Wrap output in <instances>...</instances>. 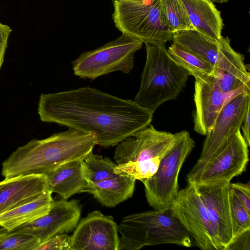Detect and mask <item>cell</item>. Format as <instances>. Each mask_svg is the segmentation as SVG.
Here are the masks:
<instances>
[{
	"instance_id": "11",
	"label": "cell",
	"mask_w": 250,
	"mask_h": 250,
	"mask_svg": "<svg viewBox=\"0 0 250 250\" xmlns=\"http://www.w3.org/2000/svg\"><path fill=\"white\" fill-rule=\"evenodd\" d=\"M250 105V90L241 88L234 91L218 114L210 131L206 135L198 161L208 159L221 150L240 130Z\"/></svg>"
},
{
	"instance_id": "7",
	"label": "cell",
	"mask_w": 250,
	"mask_h": 250,
	"mask_svg": "<svg viewBox=\"0 0 250 250\" xmlns=\"http://www.w3.org/2000/svg\"><path fill=\"white\" fill-rule=\"evenodd\" d=\"M194 146L195 142L188 132L176 133L175 139L156 172L150 178L142 181L146 200L154 209H168L176 198L180 170Z\"/></svg>"
},
{
	"instance_id": "29",
	"label": "cell",
	"mask_w": 250,
	"mask_h": 250,
	"mask_svg": "<svg viewBox=\"0 0 250 250\" xmlns=\"http://www.w3.org/2000/svg\"><path fill=\"white\" fill-rule=\"evenodd\" d=\"M229 187L250 215V185L247 183L230 182Z\"/></svg>"
},
{
	"instance_id": "25",
	"label": "cell",
	"mask_w": 250,
	"mask_h": 250,
	"mask_svg": "<svg viewBox=\"0 0 250 250\" xmlns=\"http://www.w3.org/2000/svg\"><path fill=\"white\" fill-rule=\"evenodd\" d=\"M166 24L171 33L194 29L182 0H161Z\"/></svg>"
},
{
	"instance_id": "4",
	"label": "cell",
	"mask_w": 250,
	"mask_h": 250,
	"mask_svg": "<svg viewBox=\"0 0 250 250\" xmlns=\"http://www.w3.org/2000/svg\"><path fill=\"white\" fill-rule=\"evenodd\" d=\"M119 250H138L146 246L192 245L191 236L169 208L125 216L118 225Z\"/></svg>"
},
{
	"instance_id": "9",
	"label": "cell",
	"mask_w": 250,
	"mask_h": 250,
	"mask_svg": "<svg viewBox=\"0 0 250 250\" xmlns=\"http://www.w3.org/2000/svg\"><path fill=\"white\" fill-rule=\"evenodd\" d=\"M248 147L238 130L218 152L207 160L197 161L187 175L188 184L230 182L246 170Z\"/></svg>"
},
{
	"instance_id": "27",
	"label": "cell",
	"mask_w": 250,
	"mask_h": 250,
	"mask_svg": "<svg viewBox=\"0 0 250 250\" xmlns=\"http://www.w3.org/2000/svg\"><path fill=\"white\" fill-rule=\"evenodd\" d=\"M229 200L233 238L250 229V215L230 187Z\"/></svg>"
},
{
	"instance_id": "21",
	"label": "cell",
	"mask_w": 250,
	"mask_h": 250,
	"mask_svg": "<svg viewBox=\"0 0 250 250\" xmlns=\"http://www.w3.org/2000/svg\"><path fill=\"white\" fill-rule=\"evenodd\" d=\"M173 43L194 54L212 67L217 60L219 41L212 39L195 29L172 33Z\"/></svg>"
},
{
	"instance_id": "30",
	"label": "cell",
	"mask_w": 250,
	"mask_h": 250,
	"mask_svg": "<svg viewBox=\"0 0 250 250\" xmlns=\"http://www.w3.org/2000/svg\"><path fill=\"white\" fill-rule=\"evenodd\" d=\"M250 229L233 238L226 250H250Z\"/></svg>"
},
{
	"instance_id": "24",
	"label": "cell",
	"mask_w": 250,
	"mask_h": 250,
	"mask_svg": "<svg viewBox=\"0 0 250 250\" xmlns=\"http://www.w3.org/2000/svg\"><path fill=\"white\" fill-rule=\"evenodd\" d=\"M167 50L171 58L194 78L212 74L213 67L194 54L174 43Z\"/></svg>"
},
{
	"instance_id": "26",
	"label": "cell",
	"mask_w": 250,
	"mask_h": 250,
	"mask_svg": "<svg viewBox=\"0 0 250 250\" xmlns=\"http://www.w3.org/2000/svg\"><path fill=\"white\" fill-rule=\"evenodd\" d=\"M40 244L32 235L0 229V250H35Z\"/></svg>"
},
{
	"instance_id": "10",
	"label": "cell",
	"mask_w": 250,
	"mask_h": 250,
	"mask_svg": "<svg viewBox=\"0 0 250 250\" xmlns=\"http://www.w3.org/2000/svg\"><path fill=\"white\" fill-rule=\"evenodd\" d=\"M169 208L198 248L219 250L206 208L194 185L188 184L179 191Z\"/></svg>"
},
{
	"instance_id": "20",
	"label": "cell",
	"mask_w": 250,
	"mask_h": 250,
	"mask_svg": "<svg viewBox=\"0 0 250 250\" xmlns=\"http://www.w3.org/2000/svg\"><path fill=\"white\" fill-rule=\"evenodd\" d=\"M194 29L216 40L224 27L221 12L211 0H182Z\"/></svg>"
},
{
	"instance_id": "15",
	"label": "cell",
	"mask_w": 250,
	"mask_h": 250,
	"mask_svg": "<svg viewBox=\"0 0 250 250\" xmlns=\"http://www.w3.org/2000/svg\"><path fill=\"white\" fill-rule=\"evenodd\" d=\"M194 130L206 135L212 129L221 110L234 92H224L212 75L195 77Z\"/></svg>"
},
{
	"instance_id": "18",
	"label": "cell",
	"mask_w": 250,
	"mask_h": 250,
	"mask_svg": "<svg viewBox=\"0 0 250 250\" xmlns=\"http://www.w3.org/2000/svg\"><path fill=\"white\" fill-rule=\"evenodd\" d=\"M82 161L65 163L46 174L48 189L65 200L75 194L85 192L87 181Z\"/></svg>"
},
{
	"instance_id": "23",
	"label": "cell",
	"mask_w": 250,
	"mask_h": 250,
	"mask_svg": "<svg viewBox=\"0 0 250 250\" xmlns=\"http://www.w3.org/2000/svg\"><path fill=\"white\" fill-rule=\"evenodd\" d=\"M83 172L87 182L97 183L117 175V164L108 157L90 153L82 161Z\"/></svg>"
},
{
	"instance_id": "22",
	"label": "cell",
	"mask_w": 250,
	"mask_h": 250,
	"mask_svg": "<svg viewBox=\"0 0 250 250\" xmlns=\"http://www.w3.org/2000/svg\"><path fill=\"white\" fill-rule=\"evenodd\" d=\"M47 190L37 199L0 214V227L10 230L47 213L53 199Z\"/></svg>"
},
{
	"instance_id": "13",
	"label": "cell",
	"mask_w": 250,
	"mask_h": 250,
	"mask_svg": "<svg viewBox=\"0 0 250 250\" xmlns=\"http://www.w3.org/2000/svg\"><path fill=\"white\" fill-rule=\"evenodd\" d=\"M229 183L221 181L193 184L206 208L219 250H226L233 239Z\"/></svg>"
},
{
	"instance_id": "33",
	"label": "cell",
	"mask_w": 250,
	"mask_h": 250,
	"mask_svg": "<svg viewBox=\"0 0 250 250\" xmlns=\"http://www.w3.org/2000/svg\"><path fill=\"white\" fill-rule=\"evenodd\" d=\"M218 0L226 2V1H229V0Z\"/></svg>"
},
{
	"instance_id": "34",
	"label": "cell",
	"mask_w": 250,
	"mask_h": 250,
	"mask_svg": "<svg viewBox=\"0 0 250 250\" xmlns=\"http://www.w3.org/2000/svg\"></svg>"
},
{
	"instance_id": "19",
	"label": "cell",
	"mask_w": 250,
	"mask_h": 250,
	"mask_svg": "<svg viewBox=\"0 0 250 250\" xmlns=\"http://www.w3.org/2000/svg\"><path fill=\"white\" fill-rule=\"evenodd\" d=\"M136 180L125 174L97 183L87 182L85 192L92 194L103 206L114 208L131 197Z\"/></svg>"
},
{
	"instance_id": "31",
	"label": "cell",
	"mask_w": 250,
	"mask_h": 250,
	"mask_svg": "<svg viewBox=\"0 0 250 250\" xmlns=\"http://www.w3.org/2000/svg\"><path fill=\"white\" fill-rule=\"evenodd\" d=\"M12 31L9 25L0 22V70L4 61L8 39Z\"/></svg>"
},
{
	"instance_id": "3",
	"label": "cell",
	"mask_w": 250,
	"mask_h": 250,
	"mask_svg": "<svg viewBox=\"0 0 250 250\" xmlns=\"http://www.w3.org/2000/svg\"><path fill=\"white\" fill-rule=\"evenodd\" d=\"M146 60L134 101L153 113L165 102L177 99L190 76L169 55L165 44H146Z\"/></svg>"
},
{
	"instance_id": "5",
	"label": "cell",
	"mask_w": 250,
	"mask_h": 250,
	"mask_svg": "<svg viewBox=\"0 0 250 250\" xmlns=\"http://www.w3.org/2000/svg\"><path fill=\"white\" fill-rule=\"evenodd\" d=\"M175 137L176 133L158 130L151 125L136 132L116 145L115 173L141 181L150 178Z\"/></svg>"
},
{
	"instance_id": "28",
	"label": "cell",
	"mask_w": 250,
	"mask_h": 250,
	"mask_svg": "<svg viewBox=\"0 0 250 250\" xmlns=\"http://www.w3.org/2000/svg\"><path fill=\"white\" fill-rule=\"evenodd\" d=\"M70 236L66 233L56 235L39 245L35 250H69Z\"/></svg>"
},
{
	"instance_id": "14",
	"label": "cell",
	"mask_w": 250,
	"mask_h": 250,
	"mask_svg": "<svg viewBox=\"0 0 250 250\" xmlns=\"http://www.w3.org/2000/svg\"><path fill=\"white\" fill-rule=\"evenodd\" d=\"M118 226L111 215L96 210L79 222L69 250H119Z\"/></svg>"
},
{
	"instance_id": "16",
	"label": "cell",
	"mask_w": 250,
	"mask_h": 250,
	"mask_svg": "<svg viewBox=\"0 0 250 250\" xmlns=\"http://www.w3.org/2000/svg\"><path fill=\"white\" fill-rule=\"evenodd\" d=\"M211 75L226 93L241 88L250 90V75L244 57L232 48L228 37L222 36L219 41L218 57Z\"/></svg>"
},
{
	"instance_id": "6",
	"label": "cell",
	"mask_w": 250,
	"mask_h": 250,
	"mask_svg": "<svg viewBox=\"0 0 250 250\" xmlns=\"http://www.w3.org/2000/svg\"><path fill=\"white\" fill-rule=\"evenodd\" d=\"M112 20L124 34L146 44L161 45L171 40L172 33L164 18L161 0H113Z\"/></svg>"
},
{
	"instance_id": "17",
	"label": "cell",
	"mask_w": 250,
	"mask_h": 250,
	"mask_svg": "<svg viewBox=\"0 0 250 250\" xmlns=\"http://www.w3.org/2000/svg\"><path fill=\"white\" fill-rule=\"evenodd\" d=\"M47 190L45 175L5 179L0 182V214L37 199Z\"/></svg>"
},
{
	"instance_id": "8",
	"label": "cell",
	"mask_w": 250,
	"mask_h": 250,
	"mask_svg": "<svg viewBox=\"0 0 250 250\" xmlns=\"http://www.w3.org/2000/svg\"><path fill=\"white\" fill-rule=\"evenodd\" d=\"M143 43L122 34L100 47L80 54L72 63L74 74L81 78L93 80L116 71L129 73L134 67V55Z\"/></svg>"
},
{
	"instance_id": "12",
	"label": "cell",
	"mask_w": 250,
	"mask_h": 250,
	"mask_svg": "<svg viewBox=\"0 0 250 250\" xmlns=\"http://www.w3.org/2000/svg\"><path fill=\"white\" fill-rule=\"evenodd\" d=\"M81 214V207L78 200H53L47 213L7 231L32 235L41 244L56 235L74 231Z\"/></svg>"
},
{
	"instance_id": "2",
	"label": "cell",
	"mask_w": 250,
	"mask_h": 250,
	"mask_svg": "<svg viewBox=\"0 0 250 250\" xmlns=\"http://www.w3.org/2000/svg\"><path fill=\"white\" fill-rule=\"evenodd\" d=\"M97 145L94 133L68 128L19 147L2 163L1 175H46L65 163L83 160Z\"/></svg>"
},
{
	"instance_id": "1",
	"label": "cell",
	"mask_w": 250,
	"mask_h": 250,
	"mask_svg": "<svg viewBox=\"0 0 250 250\" xmlns=\"http://www.w3.org/2000/svg\"><path fill=\"white\" fill-rule=\"evenodd\" d=\"M41 120L94 133L97 145L108 147L150 125L153 112L134 100L85 86L42 94Z\"/></svg>"
},
{
	"instance_id": "32",
	"label": "cell",
	"mask_w": 250,
	"mask_h": 250,
	"mask_svg": "<svg viewBox=\"0 0 250 250\" xmlns=\"http://www.w3.org/2000/svg\"><path fill=\"white\" fill-rule=\"evenodd\" d=\"M250 105L248 106L245 117L241 125L243 134L242 136L246 144L249 146H250Z\"/></svg>"
}]
</instances>
